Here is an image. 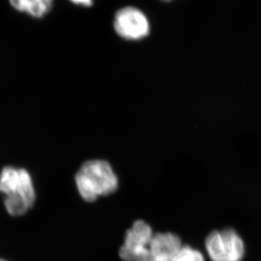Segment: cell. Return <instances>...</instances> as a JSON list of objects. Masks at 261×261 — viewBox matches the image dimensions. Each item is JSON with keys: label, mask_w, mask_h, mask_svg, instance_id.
Here are the masks:
<instances>
[{"label": "cell", "mask_w": 261, "mask_h": 261, "mask_svg": "<svg viewBox=\"0 0 261 261\" xmlns=\"http://www.w3.org/2000/svg\"><path fill=\"white\" fill-rule=\"evenodd\" d=\"M0 261H7V260H6V259H1V258H0Z\"/></svg>", "instance_id": "cell-10"}, {"label": "cell", "mask_w": 261, "mask_h": 261, "mask_svg": "<svg viewBox=\"0 0 261 261\" xmlns=\"http://www.w3.org/2000/svg\"><path fill=\"white\" fill-rule=\"evenodd\" d=\"M152 228L147 222L138 220L134 222L124 236L119 249V257L123 261H151L150 244Z\"/></svg>", "instance_id": "cell-4"}, {"label": "cell", "mask_w": 261, "mask_h": 261, "mask_svg": "<svg viewBox=\"0 0 261 261\" xmlns=\"http://www.w3.org/2000/svg\"><path fill=\"white\" fill-rule=\"evenodd\" d=\"M0 193L8 213L20 217L32 209L36 190L32 175L25 168L7 166L0 172Z\"/></svg>", "instance_id": "cell-1"}, {"label": "cell", "mask_w": 261, "mask_h": 261, "mask_svg": "<svg viewBox=\"0 0 261 261\" xmlns=\"http://www.w3.org/2000/svg\"><path fill=\"white\" fill-rule=\"evenodd\" d=\"M114 28L117 34L123 39L138 41L147 37L150 25L147 16L141 10L127 6L116 13Z\"/></svg>", "instance_id": "cell-5"}, {"label": "cell", "mask_w": 261, "mask_h": 261, "mask_svg": "<svg viewBox=\"0 0 261 261\" xmlns=\"http://www.w3.org/2000/svg\"><path fill=\"white\" fill-rule=\"evenodd\" d=\"M204 246L212 261H242L245 252L243 239L232 228L211 232Z\"/></svg>", "instance_id": "cell-3"}, {"label": "cell", "mask_w": 261, "mask_h": 261, "mask_svg": "<svg viewBox=\"0 0 261 261\" xmlns=\"http://www.w3.org/2000/svg\"><path fill=\"white\" fill-rule=\"evenodd\" d=\"M182 244L179 237L172 232H156L150 241L151 261H173Z\"/></svg>", "instance_id": "cell-6"}, {"label": "cell", "mask_w": 261, "mask_h": 261, "mask_svg": "<svg viewBox=\"0 0 261 261\" xmlns=\"http://www.w3.org/2000/svg\"><path fill=\"white\" fill-rule=\"evenodd\" d=\"M77 191L87 202L114 194L118 189V178L111 164L94 159L82 164L74 177Z\"/></svg>", "instance_id": "cell-2"}, {"label": "cell", "mask_w": 261, "mask_h": 261, "mask_svg": "<svg viewBox=\"0 0 261 261\" xmlns=\"http://www.w3.org/2000/svg\"><path fill=\"white\" fill-rule=\"evenodd\" d=\"M173 261H205L201 252L192 247L182 245Z\"/></svg>", "instance_id": "cell-8"}, {"label": "cell", "mask_w": 261, "mask_h": 261, "mask_svg": "<svg viewBox=\"0 0 261 261\" xmlns=\"http://www.w3.org/2000/svg\"><path fill=\"white\" fill-rule=\"evenodd\" d=\"M72 4L83 6V7H91L93 5V0H69Z\"/></svg>", "instance_id": "cell-9"}, {"label": "cell", "mask_w": 261, "mask_h": 261, "mask_svg": "<svg viewBox=\"0 0 261 261\" xmlns=\"http://www.w3.org/2000/svg\"><path fill=\"white\" fill-rule=\"evenodd\" d=\"M163 1H170V0H163Z\"/></svg>", "instance_id": "cell-11"}, {"label": "cell", "mask_w": 261, "mask_h": 261, "mask_svg": "<svg viewBox=\"0 0 261 261\" xmlns=\"http://www.w3.org/2000/svg\"><path fill=\"white\" fill-rule=\"evenodd\" d=\"M11 7L18 12L33 18H42L52 10L54 0H9Z\"/></svg>", "instance_id": "cell-7"}]
</instances>
